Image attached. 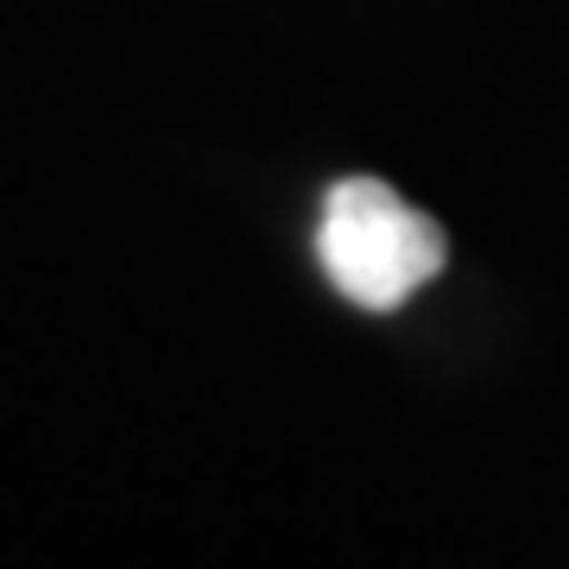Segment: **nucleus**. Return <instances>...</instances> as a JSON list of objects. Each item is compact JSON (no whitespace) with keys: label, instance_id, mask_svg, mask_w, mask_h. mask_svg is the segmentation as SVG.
Masks as SVG:
<instances>
[{"label":"nucleus","instance_id":"1","mask_svg":"<svg viewBox=\"0 0 569 569\" xmlns=\"http://www.w3.org/2000/svg\"><path fill=\"white\" fill-rule=\"evenodd\" d=\"M449 260L443 228L380 178L329 183L317 216V266L355 310H399Z\"/></svg>","mask_w":569,"mask_h":569}]
</instances>
